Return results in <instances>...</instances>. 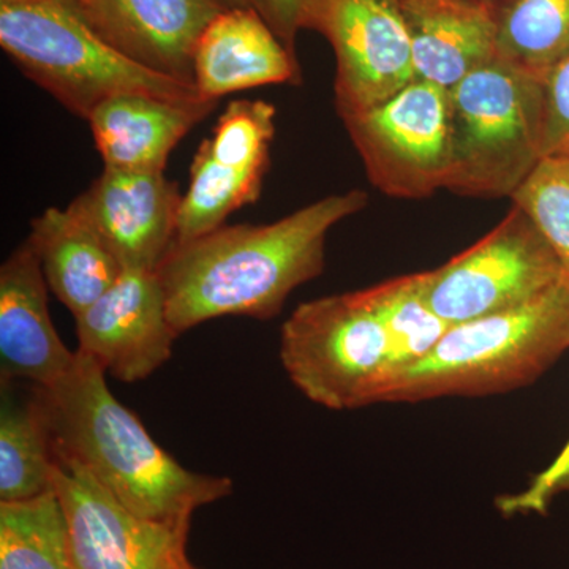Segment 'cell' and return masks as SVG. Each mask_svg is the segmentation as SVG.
<instances>
[{
  "mask_svg": "<svg viewBox=\"0 0 569 569\" xmlns=\"http://www.w3.org/2000/svg\"><path fill=\"white\" fill-rule=\"evenodd\" d=\"M367 203L366 192L348 190L277 222L222 224L174 242L157 269L174 331L222 317L279 316L296 288L323 274L329 231Z\"/></svg>",
  "mask_w": 569,
  "mask_h": 569,
  "instance_id": "cell-1",
  "label": "cell"
},
{
  "mask_svg": "<svg viewBox=\"0 0 569 569\" xmlns=\"http://www.w3.org/2000/svg\"><path fill=\"white\" fill-rule=\"evenodd\" d=\"M37 392L56 455L84 468L142 518L190 526L197 509L233 490L230 478L197 473L168 455L112 396L102 367L78 350L69 373Z\"/></svg>",
  "mask_w": 569,
  "mask_h": 569,
  "instance_id": "cell-2",
  "label": "cell"
},
{
  "mask_svg": "<svg viewBox=\"0 0 569 569\" xmlns=\"http://www.w3.org/2000/svg\"><path fill=\"white\" fill-rule=\"evenodd\" d=\"M569 350V276L526 305L452 326L418 365L389 377L376 403L500 395L526 387Z\"/></svg>",
  "mask_w": 569,
  "mask_h": 569,
  "instance_id": "cell-3",
  "label": "cell"
},
{
  "mask_svg": "<svg viewBox=\"0 0 569 569\" xmlns=\"http://www.w3.org/2000/svg\"><path fill=\"white\" fill-rule=\"evenodd\" d=\"M0 47L28 80L88 121L122 93L206 100L193 82L142 67L89 24L77 0H0Z\"/></svg>",
  "mask_w": 569,
  "mask_h": 569,
  "instance_id": "cell-4",
  "label": "cell"
},
{
  "mask_svg": "<svg viewBox=\"0 0 569 569\" xmlns=\"http://www.w3.org/2000/svg\"><path fill=\"white\" fill-rule=\"evenodd\" d=\"M545 97L537 74L497 58L449 91L447 186L466 197H511L542 159Z\"/></svg>",
  "mask_w": 569,
  "mask_h": 569,
  "instance_id": "cell-5",
  "label": "cell"
},
{
  "mask_svg": "<svg viewBox=\"0 0 569 569\" xmlns=\"http://www.w3.org/2000/svg\"><path fill=\"white\" fill-rule=\"evenodd\" d=\"M280 359L296 388L329 410L376 406L391 373V347L365 290L296 307L283 323Z\"/></svg>",
  "mask_w": 569,
  "mask_h": 569,
  "instance_id": "cell-6",
  "label": "cell"
},
{
  "mask_svg": "<svg viewBox=\"0 0 569 569\" xmlns=\"http://www.w3.org/2000/svg\"><path fill=\"white\" fill-rule=\"evenodd\" d=\"M565 276L552 247L516 204L477 244L422 272L427 301L451 326L526 305Z\"/></svg>",
  "mask_w": 569,
  "mask_h": 569,
  "instance_id": "cell-7",
  "label": "cell"
},
{
  "mask_svg": "<svg viewBox=\"0 0 569 569\" xmlns=\"http://www.w3.org/2000/svg\"><path fill=\"white\" fill-rule=\"evenodd\" d=\"M342 121L370 182L381 192L418 200L447 186V89L415 80L383 103Z\"/></svg>",
  "mask_w": 569,
  "mask_h": 569,
  "instance_id": "cell-8",
  "label": "cell"
},
{
  "mask_svg": "<svg viewBox=\"0 0 569 569\" xmlns=\"http://www.w3.org/2000/svg\"><path fill=\"white\" fill-rule=\"evenodd\" d=\"M52 492L80 569H186L190 563L186 552L190 526L142 518L84 468L59 455Z\"/></svg>",
  "mask_w": 569,
  "mask_h": 569,
  "instance_id": "cell-9",
  "label": "cell"
},
{
  "mask_svg": "<svg viewBox=\"0 0 569 569\" xmlns=\"http://www.w3.org/2000/svg\"><path fill=\"white\" fill-rule=\"evenodd\" d=\"M276 107L264 100H233L194 152L182 194L178 239L192 241L222 227L230 213L257 203L271 167Z\"/></svg>",
  "mask_w": 569,
  "mask_h": 569,
  "instance_id": "cell-10",
  "label": "cell"
},
{
  "mask_svg": "<svg viewBox=\"0 0 569 569\" xmlns=\"http://www.w3.org/2000/svg\"><path fill=\"white\" fill-rule=\"evenodd\" d=\"M312 29L335 51L340 118L383 103L415 81L400 0H317Z\"/></svg>",
  "mask_w": 569,
  "mask_h": 569,
  "instance_id": "cell-11",
  "label": "cell"
},
{
  "mask_svg": "<svg viewBox=\"0 0 569 569\" xmlns=\"http://www.w3.org/2000/svg\"><path fill=\"white\" fill-rule=\"evenodd\" d=\"M74 320L78 351L123 383L151 377L171 358L179 337L159 274L146 269H123L118 282Z\"/></svg>",
  "mask_w": 569,
  "mask_h": 569,
  "instance_id": "cell-12",
  "label": "cell"
},
{
  "mask_svg": "<svg viewBox=\"0 0 569 569\" xmlns=\"http://www.w3.org/2000/svg\"><path fill=\"white\" fill-rule=\"evenodd\" d=\"M182 193L163 171L104 167L69 204L99 231L123 269L157 271L178 239Z\"/></svg>",
  "mask_w": 569,
  "mask_h": 569,
  "instance_id": "cell-13",
  "label": "cell"
},
{
  "mask_svg": "<svg viewBox=\"0 0 569 569\" xmlns=\"http://www.w3.org/2000/svg\"><path fill=\"white\" fill-rule=\"evenodd\" d=\"M39 254L26 239L0 268V380L50 388L69 373L70 351L52 325Z\"/></svg>",
  "mask_w": 569,
  "mask_h": 569,
  "instance_id": "cell-14",
  "label": "cell"
},
{
  "mask_svg": "<svg viewBox=\"0 0 569 569\" xmlns=\"http://www.w3.org/2000/svg\"><path fill=\"white\" fill-rule=\"evenodd\" d=\"M77 2L89 24L116 50L142 67L189 82L198 39L224 10L219 0Z\"/></svg>",
  "mask_w": 569,
  "mask_h": 569,
  "instance_id": "cell-15",
  "label": "cell"
},
{
  "mask_svg": "<svg viewBox=\"0 0 569 569\" xmlns=\"http://www.w3.org/2000/svg\"><path fill=\"white\" fill-rule=\"evenodd\" d=\"M193 82L206 100L219 102L230 93L272 84H299L298 56L252 7L224 9L198 39Z\"/></svg>",
  "mask_w": 569,
  "mask_h": 569,
  "instance_id": "cell-16",
  "label": "cell"
},
{
  "mask_svg": "<svg viewBox=\"0 0 569 569\" xmlns=\"http://www.w3.org/2000/svg\"><path fill=\"white\" fill-rule=\"evenodd\" d=\"M415 80L451 91L497 58V13L475 0H400Z\"/></svg>",
  "mask_w": 569,
  "mask_h": 569,
  "instance_id": "cell-17",
  "label": "cell"
},
{
  "mask_svg": "<svg viewBox=\"0 0 569 569\" xmlns=\"http://www.w3.org/2000/svg\"><path fill=\"white\" fill-rule=\"evenodd\" d=\"M217 103L122 93L99 104L88 122L104 167L164 171L176 146L216 110Z\"/></svg>",
  "mask_w": 569,
  "mask_h": 569,
  "instance_id": "cell-18",
  "label": "cell"
},
{
  "mask_svg": "<svg viewBox=\"0 0 569 569\" xmlns=\"http://www.w3.org/2000/svg\"><path fill=\"white\" fill-rule=\"evenodd\" d=\"M31 242L56 298L77 318L122 276L123 266L99 231L70 206L32 220Z\"/></svg>",
  "mask_w": 569,
  "mask_h": 569,
  "instance_id": "cell-19",
  "label": "cell"
},
{
  "mask_svg": "<svg viewBox=\"0 0 569 569\" xmlns=\"http://www.w3.org/2000/svg\"><path fill=\"white\" fill-rule=\"evenodd\" d=\"M54 447L39 392L2 381L0 503H22L52 492Z\"/></svg>",
  "mask_w": 569,
  "mask_h": 569,
  "instance_id": "cell-20",
  "label": "cell"
},
{
  "mask_svg": "<svg viewBox=\"0 0 569 569\" xmlns=\"http://www.w3.org/2000/svg\"><path fill=\"white\" fill-rule=\"evenodd\" d=\"M365 293L387 331L391 347L389 377L421 362L452 328L427 301L422 272L396 277L366 288Z\"/></svg>",
  "mask_w": 569,
  "mask_h": 569,
  "instance_id": "cell-21",
  "label": "cell"
},
{
  "mask_svg": "<svg viewBox=\"0 0 569 569\" xmlns=\"http://www.w3.org/2000/svg\"><path fill=\"white\" fill-rule=\"evenodd\" d=\"M497 56L542 78L569 58V0H509L497 11Z\"/></svg>",
  "mask_w": 569,
  "mask_h": 569,
  "instance_id": "cell-22",
  "label": "cell"
},
{
  "mask_svg": "<svg viewBox=\"0 0 569 569\" xmlns=\"http://www.w3.org/2000/svg\"><path fill=\"white\" fill-rule=\"evenodd\" d=\"M0 569H80L54 492L0 503Z\"/></svg>",
  "mask_w": 569,
  "mask_h": 569,
  "instance_id": "cell-23",
  "label": "cell"
},
{
  "mask_svg": "<svg viewBox=\"0 0 569 569\" xmlns=\"http://www.w3.org/2000/svg\"><path fill=\"white\" fill-rule=\"evenodd\" d=\"M511 198L545 236L569 276V157H542Z\"/></svg>",
  "mask_w": 569,
  "mask_h": 569,
  "instance_id": "cell-24",
  "label": "cell"
},
{
  "mask_svg": "<svg viewBox=\"0 0 569 569\" xmlns=\"http://www.w3.org/2000/svg\"><path fill=\"white\" fill-rule=\"evenodd\" d=\"M561 492H569V441L557 459L533 478L529 488L498 497L496 507L505 518L546 515L553 498Z\"/></svg>",
  "mask_w": 569,
  "mask_h": 569,
  "instance_id": "cell-25",
  "label": "cell"
},
{
  "mask_svg": "<svg viewBox=\"0 0 569 569\" xmlns=\"http://www.w3.org/2000/svg\"><path fill=\"white\" fill-rule=\"evenodd\" d=\"M545 97L542 157L569 148V58L546 71L541 78Z\"/></svg>",
  "mask_w": 569,
  "mask_h": 569,
  "instance_id": "cell-26",
  "label": "cell"
},
{
  "mask_svg": "<svg viewBox=\"0 0 569 569\" xmlns=\"http://www.w3.org/2000/svg\"><path fill=\"white\" fill-rule=\"evenodd\" d=\"M291 54L296 56L298 33L312 29L317 0H249Z\"/></svg>",
  "mask_w": 569,
  "mask_h": 569,
  "instance_id": "cell-27",
  "label": "cell"
},
{
  "mask_svg": "<svg viewBox=\"0 0 569 569\" xmlns=\"http://www.w3.org/2000/svg\"><path fill=\"white\" fill-rule=\"evenodd\" d=\"M224 9H239V7H250L249 0H219Z\"/></svg>",
  "mask_w": 569,
  "mask_h": 569,
  "instance_id": "cell-28",
  "label": "cell"
},
{
  "mask_svg": "<svg viewBox=\"0 0 569 569\" xmlns=\"http://www.w3.org/2000/svg\"><path fill=\"white\" fill-rule=\"evenodd\" d=\"M475 2L482 3V6L489 7V9H492L497 13L509 0H475Z\"/></svg>",
  "mask_w": 569,
  "mask_h": 569,
  "instance_id": "cell-29",
  "label": "cell"
},
{
  "mask_svg": "<svg viewBox=\"0 0 569 569\" xmlns=\"http://www.w3.org/2000/svg\"><path fill=\"white\" fill-rule=\"evenodd\" d=\"M561 153H563V156H568L569 157V148L565 149V151L561 152Z\"/></svg>",
  "mask_w": 569,
  "mask_h": 569,
  "instance_id": "cell-30",
  "label": "cell"
},
{
  "mask_svg": "<svg viewBox=\"0 0 569 569\" xmlns=\"http://www.w3.org/2000/svg\"><path fill=\"white\" fill-rule=\"evenodd\" d=\"M186 569H198V568H194L192 563H189V565H187Z\"/></svg>",
  "mask_w": 569,
  "mask_h": 569,
  "instance_id": "cell-31",
  "label": "cell"
}]
</instances>
